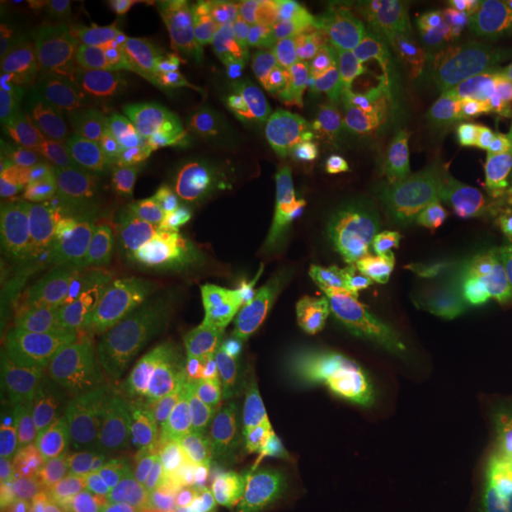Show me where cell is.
Wrapping results in <instances>:
<instances>
[{"instance_id":"obj_1","label":"cell","mask_w":512,"mask_h":512,"mask_svg":"<svg viewBox=\"0 0 512 512\" xmlns=\"http://www.w3.org/2000/svg\"><path fill=\"white\" fill-rule=\"evenodd\" d=\"M95 150L110 181L152 188L183 202L195 100L162 60L112 62L88 86Z\"/></svg>"},{"instance_id":"obj_2","label":"cell","mask_w":512,"mask_h":512,"mask_svg":"<svg viewBox=\"0 0 512 512\" xmlns=\"http://www.w3.org/2000/svg\"><path fill=\"white\" fill-rule=\"evenodd\" d=\"M394 17L425 86L430 117L501 155L508 126L486 91L482 34L470 5L460 0L401 3Z\"/></svg>"},{"instance_id":"obj_3","label":"cell","mask_w":512,"mask_h":512,"mask_svg":"<svg viewBox=\"0 0 512 512\" xmlns=\"http://www.w3.org/2000/svg\"><path fill=\"white\" fill-rule=\"evenodd\" d=\"M143 486L121 512H219L245 477V446L200 418L140 420Z\"/></svg>"},{"instance_id":"obj_4","label":"cell","mask_w":512,"mask_h":512,"mask_svg":"<svg viewBox=\"0 0 512 512\" xmlns=\"http://www.w3.org/2000/svg\"><path fill=\"white\" fill-rule=\"evenodd\" d=\"M100 171L91 114L53 100L3 147L0 200L48 216L74 214L88 202Z\"/></svg>"},{"instance_id":"obj_5","label":"cell","mask_w":512,"mask_h":512,"mask_svg":"<svg viewBox=\"0 0 512 512\" xmlns=\"http://www.w3.org/2000/svg\"><path fill=\"white\" fill-rule=\"evenodd\" d=\"M88 221L114 252L152 280L174 285L216 266L214 238L166 192L107 181L95 192Z\"/></svg>"},{"instance_id":"obj_6","label":"cell","mask_w":512,"mask_h":512,"mask_svg":"<svg viewBox=\"0 0 512 512\" xmlns=\"http://www.w3.org/2000/svg\"><path fill=\"white\" fill-rule=\"evenodd\" d=\"M64 285L119 347L150 356L166 354L171 323L155 280L114 252L88 219L69 235Z\"/></svg>"},{"instance_id":"obj_7","label":"cell","mask_w":512,"mask_h":512,"mask_svg":"<svg viewBox=\"0 0 512 512\" xmlns=\"http://www.w3.org/2000/svg\"><path fill=\"white\" fill-rule=\"evenodd\" d=\"M183 204L211 238L273 247L311 226L316 207L304 185L283 176H216L192 169Z\"/></svg>"},{"instance_id":"obj_8","label":"cell","mask_w":512,"mask_h":512,"mask_svg":"<svg viewBox=\"0 0 512 512\" xmlns=\"http://www.w3.org/2000/svg\"><path fill=\"white\" fill-rule=\"evenodd\" d=\"M304 124L323 176L387 211L392 157L401 136L380 107L358 95L320 93Z\"/></svg>"},{"instance_id":"obj_9","label":"cell","mask_w":512,"mask_h":512,"mask_svg":"<svg viewBox=\"0 0 512 512\" xmlns=\"http://www.w3.org/2000/svg\"><path fill=\"white\" fill-rule=\"evenodd\" d=\"M164 363L190 413L230 437H259L278 411L245 356L185 335L166 349Z\"/></svg>"},{"instance_id":"obj_10","label":"cell","mask_w":512,"mask_h":512,"mask_svg":"<svg viewBox=\"0 0 512 512\" xmlns=\"http://www.w3.org/2000/svg\"><path fill=\"white\" fill-rule=\"evenodd\" d=\"M306 278L361 349L396 328L434 290L411 266L387 256L316 261Z\"/></svg>"},{"instance_id":"obj_11","label":"cell","mask_w":512,"mask_h":512,"mask_svg":"<svg viewBox=\"0 0 512 512\" xmlns=\"http://www.w3.org/2000/svg\"><path fill=\"white\" fill-rule=\"evenodd\" d=\"M185 332L211 347L245 356L268 325V294L245 273L209 271L171 285Z\"/></svg>"},{"instance_id":"obj_12","label":"cell","mask_w":512,"mask_h":512,"mask_svg":"<svg viewBox=\"0 0 512 512\" xmlns=\"http://www.w3.org/2000/svg\"><path fill=\"white\" fill-rule=\"evenodd\" d=\"M439 482L453 498L489 503L512 489V411L482 403L448 425L439 451Z\"/></svg>"},{"instance_id":"obj_13","label":"cell","mask_w":512,"mask_h":512,"mask_svg":"<svg viewBox=\"0 0 512 512\" xmlns=\"http://www.w3.org/2000/svg\"><path fill=\"white\" fill-rule=\"evenodd\" d=\"M8 316L15 335L22 337L43 361L72 373L88 375L117 344L81 309L69 287L55 280Z\"/></svg>"},{"instance_id":"obj_14","label":"cell","mask_w":512,"mask_h":512,"mask_svg":"<svg viewBox=\"0 0 512 512\" xmlns=\"http://www.w3.org/2000/svg\"><path fill=\"white\" fill-rule=\"evenodd\" d=\"M467 342V330L458 323L446 292L437 290L422 299L394 330L363 349V358L382 380L406 368L465 358Z\"/></svg>"},{"instance_id":"obj_15","label":"cell","mask_w":512,"mask_h":512,"mask_svg":"<svg viewBox=\"0 0 512 512\" xmlns=\"http://www.w3.org/2000/svg\"><path fill=\"white\" fill-rule=\"evenodd\" d=\"M268 318L309 373L347 368L363 358L330 304L304 287L287 283L268 294Z\"/></svg>"},{"instance_id":"obj_16","label":"cell","mask_w":512,"mask_h":512,"mask_svg":"<svg viewBox=\"0 0 512 512\" xmlns=\"http://www.w3.org/2000/svg\"><path fill=\"white\" fill-rule=\"evenodd\" d=\"M0 297L12 313L29 304L50 280V256L62 226L27 204L0 200Z\"/></svg>"},{"instance_id":"obj_17","label":"cell","mask_w":512,"mask_h":512,"mask_svg":"<svg viewBox=\"0 0 512 512\" xmlns=\"http://www.w3.org/2000/svg\"><path fill=\"white\" fill-rule=\"evenodd\" d=\"M302 83L290 64L278 62L264 67H202L185 74L183 88L207 112L254 117L285 102Z\"/></svg>"},{"instance_id":"obj_18","label":"cell","mask_w":512,"mask_h":512,"mask_svg":"<svg viewBox=\"0 0 512 512\" xmlns=\"http://www.w3.org/2000/svg\"><path fill=\"white\" fill-rule=\"evenodd\" d=\"M88 377L126 408H131L140 420L195 418L176 392L166 363L159 361V356L140 354L114 344L110 356L91 370Z\"/></svg>"},{"instance_id":"obj_19","label":"cell","mask_w":512,"mask_h":512,"mask_svg":"<svg viewBox=\"0 0 512 512\" xmlns=\"http://www.w3.org/2000/svg\"><path fill=\"white\" fill-rule=\"evenodd\" d=\"M188 152L195 169L216 176H273L261 124L254 117L200 112L192 124Z\"/></svg>"},{"instance_id":"obj_20","label":"cell","mask_w":512,"mask_h":512,"mask_svg":"<svg viewBox=\"0 0 512 512\" xmlns=\"http://www.w3.org/2000/svg\"><path fill=\"white\" fill-rule=\"evenodd\" d=\"M3 394L19 396L38 413L55 418H81L110 401V394L88 375L72 373L50 363H29L17 356H3Z\"/></svg>"},{"instance_id":"obj_21","label":"cell","mask_w":512,"mask_h":512,"mask_svg":"<svg viewBox=\"0 0 512 512\" xmlns=\"http://www.w3.org/2000/svg\"><path fill=\"white\" fill-rule=\"evenodd\" d=\"M140 484H143V458H140L136 434L117 446L67 463L57 484V496L64 503L86 505L95 510L98 505H112L133 496Z\"/></svg>"},{"instance_id":"obj_22","label":"cell","mask_w":512,"mask_h":512,"mask_svg":"<svg viewBox=\"0 0 512 512\" xmlns=\"http://www.w3.org/2000/svg\"><path fill=\"white\" fill-rule=\"evenodd\" d=\"M342 415H299L287 420L280 437V460L287 477L306 489H328L344 439Z\"/></svg>"},{"instance_id":"obj_23","label":"cell","mask_w":512,"mask_h":512,"mask_svg":"<svg viewBox=\"0 0 512 512\" xmlns=\"http://www.w3.org/2000/svg\"><path fill=\"white\" fill-rule=\"evenodd\" d=\"M377 382H380V375L368 366L366 358L347 368L309 373L297 394L287 403L285 411H290V418L342 415L373 394Z\"/></svg>"},{"instance_id":"obj_24","label":"cell","mask_w":512,"mask_h":512,"mask_svg":"<svg viewBox=\"0 0 512 512\" xmlns=\"http://www.w3.org/2000/svg\"><path fill=\"white\" fill-rule=\"evenodd\" d=\"M254 119L259 121L261 131H264L273 176H323V166H320V159L313 150L304 117H299L287 102H280V105L254 114Z\"/></svg>"},{"instance_id":"obj_25","label":"cell","mask_w":512,"mask_h":512,"mask_svg":"<svg viewBox=\"0 0 512 512\" xmlns=\"http://www.w3.org/2000/svg\"><path fill=\"white\" fill-rule=\"evenodd\" d=\"M396 216L408 219H475L501 228L503 223L482 214L460 195V190L448 178L422 181L413 185H394L389 190V209Z\"/></svg>"},{"instance_id":"obj_26","label":"cell","mask_w":512,"mask_h":512,"mask_svg":"<svg viewBox=\"0 0 512 512\" xmlns=\"http://www.w3.org/2000/svg\"><path fill=\"white\" fill-rule=\"evenodd\" d=\"M247 363L254 370L256 380L264 387V392L278 406V411H285L287 403L309 377V368L290 349V344L278 335L271 320H268L266 330L261 332V337L256 339L252 351L247 354Z\"/></svg>"},{"instance_id":"obj_27","label":"cell","mask_w":512,"mask_h":512,"mask_svg":"<svg viewBox=\"0 0 512 512\" xmlns=\"http://www.w3.org/2000/svg\"><path fill=\"white\" fill-rule=\"evenodd\" d=\"M479 19L486 91L503 117L512 114V3H496Z\"/></svg>"},{"instance_id":"obj_28","label":"cell","mask_w":512,"mask_h":512,"mask_svg":"<svg viewBox=\"0 0 512 512\" xmlns=\"http://www.w3.org/2000/svg\"><path fill=\"white\" fill-rule=\"evenodd\" d=\"M117 29L138 46H164L178 34V5L174 0H128L117 10Z\"/></svg>"},{"instance_id":"obj_29","label":"cell","mask_w":512,"mask_h":512,"mask_svg":"<svg viewBox=\"0 0 512 512\" xmlns=\"http://www.w3.org/2000/svg\"><path fill=\"white\" fill-rule=\"evenodd\" d=\"M451 159L453 147L444 136L427 133L413 140L401 138L392 157V188L446 178Z\"/></svg>"},{"instance_id":"obj_30","label":"cell","mask_w":512,"mask_h":512,"mask_svg":"<svg viewBox=\"0 0 512 512\" xmlns=\"http://www.w3.org/2000/svg\"><path fill=\"white\" fill-rule=\"evenodd\" d=\"M136 422L138 418H133L117 403H105V406L81 415V418H74L72 460L91 456V453L105 451V448L117 446L121 441L133 439L138 434Z\"/></svg>"},{"instance_id":"obj_31","label":"cell","mask_w":512,"mask_h":512,"mask_svg":"<svg viewBox=\"0 0 512 512\" xmlns=\"http://www.w3.org/2000/svg\"><path fill=\"white\" fill-rule=\"evenodd\" d=\"M46 105H38L34 81L27 69L19 67L17 62L5 60L0 69V140H3V147Z\"/></svg>"},{"instance_id":"obj_32","label":"cell","mask_w":512,"mask_h":512,"mask_svg":"<svg viewBox=\"0 0 512 512\" xmlns=\"http://www.w3.org/2000/svg\"><path fill=\"white\" fill-rule=\"evenodd\" d=\"M380 496L396 512H448L441 486L418 463L401 465Z\"/></svg>"},{"instance_id":"obj_33","label":"cell","mask_w":512,"mask_h":512,"mask_svg":"<svg viewBox=\"0 0 512 512\" xmlns=\"http://www.w3.org/2000/svg\"><path fill=\"white\" fill-rule=\"evenodd\" d=\"M477 325L505 342H512V271L494 275L472 302Z\"/></svg>"},{"instance_id":"obj_34","label":"cell","mask_w":512,"mask_h":512,"mask_svg":"<svg viewBox=\"0 0 512 512\" xmlns=\"http://www.w3.org/2000/svg\"><path fill=\"white\" fill-rule=\"evenodd\" d=\"M339 8L332 0H280L273 5V15L285 31L294 38H309L328 22V17Z\"/></svg>"},{"instance_id":"obj_35","label":"cell","mask_w":512,"mask_h":512,"mask_svg":"<svg viewBox=\"0 0 512 512\" xmlns=\"http://www.w3.org/2000/svg\"><path fill=\"white\" fill-rule=\"evenodd\" d=\"M53 475H57V472L0 448V486H3V494H29L43 482H48Z\"/></svg>"},{"instance_id":"obj_36","label":"cell","mask_w":512,"mask_h":512,"mask_svg":"<svg viewBox=\"0 0 512 512\" xmlns=\"http://www.w3.org/2000/svg\"><path fill=\"white\" fill-rule=\"evenodd\" d=\"M325 512H396V510L384 501L380 494H375V496H363V498H354V501L339 503L335 508Z\"/></svg>"},{"instance_id":"obj_37","label":"cell","mask_w":512,"mask_h":512,"mask_svg":"<svg viewBox=\"0 0 512 512\" xmlns=\"http://www.w3.org/2000/svg\"><path fill=\"white\" fill-rule=\"evenodd\" d=\"M12 512H76V508H69L67 503H41V505H27V508H17Z\"/></svg>"},{"instance_id":"obj_38","label":"cell","mask_w":512,"mask_h":512,"mask_svg":"<svg viewBox=\"0 0 512 512\" xmlns=\"http://www.w3.org/2000/svg\"><path fill=\"white\" fill-rule=\"evenodd\" d=\"M76 512H119L117 508H107V510H76Z\"/></svg>"}]
</instances>
